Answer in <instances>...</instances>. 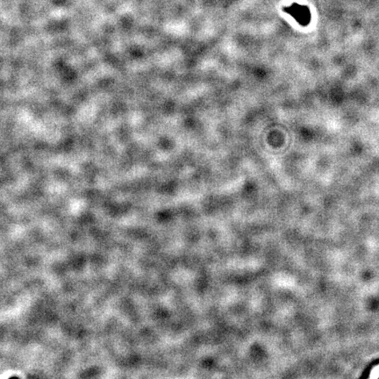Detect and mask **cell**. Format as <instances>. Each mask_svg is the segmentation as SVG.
Segmentation results:
<instances>
[{
	"instance_id": "obj_2",
	"label": "cell",
	"mask_w": 379,
	"mask_h": 379,
	"mask_svg": "<svg viewBox=\"0 0 379 379\" xmlns=\"http://www.w3.org/2000/svg\"><path fill=\"white\" fill-rule=\"evenodd\" d=\"M379 366H378V367H376L373 371H372V375H371V378H373V379H376V378H379Z\"/></svg>"
},
{
	"instance_id": "obj_1",
	"label": "cell",
	"mask_w": 379,
	"mask_h": 379,
	"mask_svg": "<svg viewBox=\"0 0 379 379\" xmlns=\"http://www.w3.org/2000/svg\"><path fill=\"white\" fill-rule=\"evenodd\" d=\"M284 11L289 14L292 15V17L302 26H306L310 23V10L306 6L293 4L290 7L285 8Z\"/></svg>"
}]
</instances>
